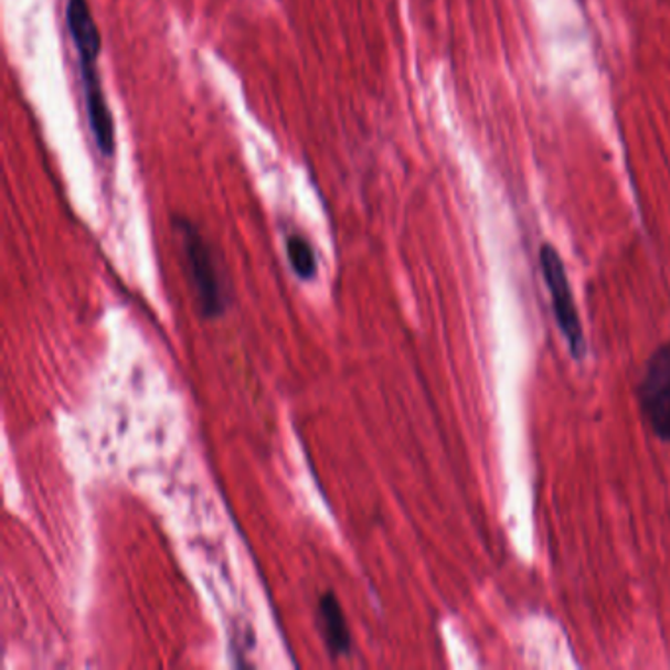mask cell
Segmentation results:
<instances>
[{"label":"cell","mask_w":670,"mask_h":670,"mask_svg":"<svg viewBox=\"0 0 670 670\" xmlns=\"http://www.w3.org/2000/svg\"><path fill=\"white\" fill-rule=\"evenodd\" d=\"M539 259H541V269L545 276L546 289L551 294L559 329L563 332L564 340L568 342L572 357L582 358L586 354V339H584L578 309L572 297L571 281H568L563 258L553 244H543L539 252Z\"/></svg>","instance_id":"7a4b0ae2"},{"label":"cell","mask_w":670,"mask_h":670,"mask_svg":"<svg viewBox=\"0 0 670 670\" xmlns=\"http://www.w3.org/2000/svg\"><path fill=\"white\" fill-rule=\"evenodd\" d=\"M637 400L655 437L670 443V340L649 358L637 387Z\"/></svg>","instance_id":"3957f363"},{"label":"cell","mask_w":670,"mask_h":670,"mask_svg":"<svg viewBox=\"0 0 670 670\" xmlns=\"http://www.w3.org/2000/svg\"><path fill=\"white\" fill-rule=\"evenodd\" d=\"M79 72L91 132H93V138H95V143H97L100 153L110 158L115 153V148H117V130H115V120L110 115L105 93L100 87L97 63H79Z\"/></svg>","instance_id":"277c9868"},{"label":"cell","mask_w":670,"mask_h":670,"mask_svg":"<svg viewBox=\"0 0 670 670\" xmlns=\"http://www.w3.org/2000/svg\"><path fill=\"white\" fill-rule=\"evenodd\" d=\"M317 619H319V629H321L322 639L329 647L332 655H349L350 652V631L347 617L342 614L339 599L327 592L319 599L317 608Z\"/></svg>","instance_id":"8992f818"},{"label":"cell","mask_w":670,"mask_h":670,"mask_svg":"<svg viewBox=\"0 0 670 670\" xmlns=\"http://www.w3.org/2000/svg\"><path fill=\"white\" fill-rule=\"evenodd\" d=\"M179 241L188 264L189 281L198 299L199 309L206 319H215L224 313L226 289L224 277L215 252L209 246L205 236L199 233L198 226L188 219L176 221Z\"/></svg>","instance_id":"6da1fadb"},{"label":"cell","mask_w":670,"mask_h":670,"mask_svg":"<svg viewBox=\"0 0 670 670\" xmlns=\"http://www.w3.org/2000/svg\"><path fill=\"white\" fill-rule=\"evenodd\" d=\"M286 251L289 264L297 276L305 281L317 276V258H315L313 246L309 244V241H305L304 236H299V234H294L287 238Z\"/></svg>","instance_id":"52a82bcc"},{"label":"cell","mask_w":670,"mask_h":670,"mask_svg":"<svg viewBox=\"0 0 670 670\" xmlns=\"http://www.w3.org/2000/svg\"><path fill=\"white\" fill-rule=\"evenodd\" d=\"M65 19L70 28L75 52L79 55V63H97L100 54V32L97 22L93 19L87 0H70L65 9Z\"/></svg>","instance_id":"5b68a950"}]
</instances>
